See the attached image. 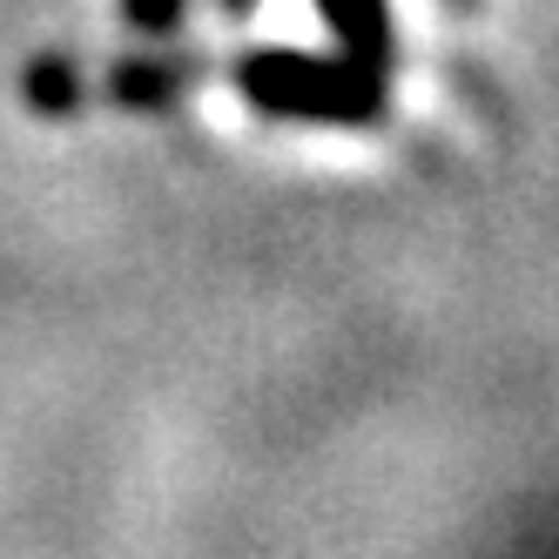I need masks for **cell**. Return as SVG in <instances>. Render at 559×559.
<instances>
[{"mask_svg":"<svg viewBox=\"0 0 559 559\" xmlns=\"http://www.w3.org/2000/svg\"><path fill=\"white\" fill-rule=\"evenodd\" d=\"M243 88L270 108H284V115H317V122H365L378 108V88H371V74H357V61L350 68H310L297 55H263L243 68Z\"/></svg>","mask_w":559,"mask_h":559,"instance_id":"cell-1","label":"cell"},{"mask_svg":"<svg viewBox=\"0 0 559 559\" xmlns=\"http://www.w3.org/2000/svg\"><path fill=\"white\" fill-rule=\"evenodd\" d=\"M129 14L148 21V27H169L176 21V0H129Z\"/></svg>","mask_w":559,"mask_h":559,"instance_id":"cell-3","label":"cell"},{"mask_svg":"<svg viewBox=\"0 0 559 559\" xmlns=\"http://www.w3.org/2000/svg\"><path fill=\"white\" fill-rule=\"evenodd\" d=\"M324 14H331V27L344 41L378 68V55H384V0H324Z\"/></svg>","mask_w":559,"mask_h":559,"instance_id":"cell-2","label":"cell"}]
</instances>
